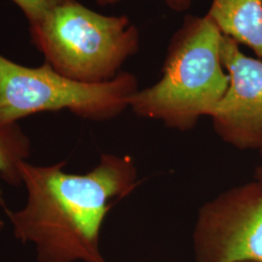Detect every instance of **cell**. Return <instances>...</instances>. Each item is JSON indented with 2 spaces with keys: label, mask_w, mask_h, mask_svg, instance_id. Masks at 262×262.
I'll use <instances>...</instances> for the list:
<instances>
[{
  "label": "cell",
  "mask_w": 262,
  "mask_h": 262,
  "mask_svg": "<svg viewBox=\"0 0 262 262\" xmlns=\"http://www.w3.org/2000/svg\"><path fill=\"white\" fill-rule=\"evenodd\" d=\"M30 151V140L18 123L0 127V178L11 186L21 184L19 164L28 160ZM0 205L4 206L1 188Z\"/></svg>",
  "instance_id": "cell-8"
},
{
  "label": "cell",
  "mask_w": 262,
  "mask_h": 262,
  "mask_svg": "<svg viewBox=\"0 0 262 262\" xmlns=\"http://www.w3.org/2000/svg\"><path fill=\"white\" fill-rule=\"evenodd\" d=\"M254 179L262 182V165L258 166L256 170H255V172H254Z\"/></svg>",
  "instance_id": "cell-11"
},
{
  "label": "cell",
  "mask_w": 262,
  "mask_h": 262,
  "mask_svg": "<svg viewBox=\"0 0 262 262\" xmlns=\"http://www.w3.org/2000/svg\"><path fill=\"white\" fill-rule=\"evenodd\" d=\"M31 41L56 72L99 84L121 73L139 49V31L126 16H105L64 0L30 26Z\"/></svg>",
  "instance_id": "cell-3"
},
{
  "label": "cell",
  "mask_w": 262,
  "mask_h": 262,
  "mask_svg": "<svg viewBox=\"0 0 262 262\" xmlns=\"http://www.w3.org/2000/svg\"><path fill=\"white\" fill-rule=\"evenodd\" d=\"M195 262H262V182L230 187L203 204L192 232Z\"/></svg>",
  "instance_id": "cell-5"
},
{
  "label": "cell",
  "mask_w": 262,
  "mask_h": 262,
  "mask_svg": "<svg viewBox=\"0 0 262 262\" xmlns=\"http://www.w3.org/2000/svg\"><path fill=\"white\" fill-rule=\"evenodd\" d=\"M27 17L29 26L43 19L56 5L64 0H12Z\"/></svg>",
  "instance_id": "cell-9"
},
{
  "label": "cell",
  "mask_w": 262,
  "mask_h": 262,
  "mask_svg": "<svg viewBox=\"0 0 262 262\" xmlns=\"http://www.w3.org/2000/svg\"><path fill=\"white\" fill-rule=\"evenodd\" d=\"M223 37L207 15L187 17L171 39L161 78L132 95V112L180 131L192 129L202 117L211 118L229 84Z\"/></svg>",
  "instance_id": "cell-2"
},
{
  "label": "cell",
  "mask_w": 262,
  "mask_h": 262,
  "mask_svg": "<svg viewBox=\"0 0 262 262\" xmlns=\"http://www.w3.org/2000/svg\"><path fill=\"white\" fill-rule=\"evenodd\" d=\"M66 162L19 164L27 189L23 209L5 208L13 234L32 244L38 262H107L100 251V231L109 204L138 184L136 165L128 156L104 154L85 174L67 173Z\"/></svg>",
  "instance_id": "cell-1"
},
{
  "label": "cell",
  "mask_w": 262,
  "mask_h": 262,
  "mask_svg": "<svg viewBox=\"0 0 262 262\" xmlns=\"http://www.w3.org/2000/svg\"><path fill=\"white\" fill-rule=\"evenodd\" d=\"M229 84L211 117L217 136L241 150H262V59L246 56L232 38L222 43Z\"/></svg>",
  "instance_id": "cell-6"
},
{
  "label": "cell",
  "mask_w": 262,
  "mask_h": 262,
  "mask_svg": "<svg viewBox=\"0 0 262 262\" xmlns=\"http://www.w3.org/2000/svg\"><path fill=\"white\" fill-rule=\"evenodd\" d=\"M138 90L136 77L128 72L90 84L61 75L47 62L27 67L0 55V127L37 113L62 110L91 121L112 120L129 108Z\"/></svg>",
  "instance_id": "cell-4"
},
{
  "label": "cell",
  "mask_w": 262,
  "mask_h": 262,
  "mask_svg": "<svg viewBox=\"0 0 262 262\" xmlns=\"http://www.w3.org/2000/svg\"><path fill=\"white\" fill-rule=\"evenodd\" d=\"M260 154H261V155H262V150H260Z\"/></svg>",
  "instance_id": "cell-12"
},
{
  "label": "cell",
  "mask_w": 262,
  "mask_h": 262,
  "mask_svg": "<svg viewBox=\"0 0 262 262\" xmlns=\"http://www.w3.org/2000/svg\"><path fill=\"white\" fill-rule=\"evenodd\" d=\"M99 5H111L118 3L122 0H95ZM168 3L169 6L171 8H175V9L184 10L187 8L189 1L190 0H165Z\"/></svg>",
  "instance_id": "cell-10"
},
{
  "label": "cell",
  "mask_w": 262,
  "mask_h": 262,
  "mask_svg": "<svg viewBox=\"0 0 262 262\" xmlns=\"http://www.w3.org/2000/svg\"><path fill=\"white\" fill-rule=\"evenodd\" d=\"M206 15L225 36L262 59V0H212Z\"/></svg>",
  "instance_id": "cell-7"
}]
</instances>
